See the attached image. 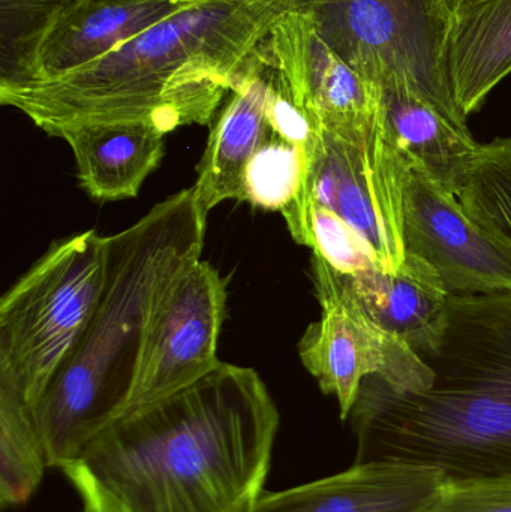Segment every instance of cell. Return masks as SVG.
Returning <instances> with one entry per match:
<instances>
[{"instance_id":"21","label":"cell","mask_w":511,"mask_h":512,"mask_svg":"<svg viewBox=\"0 0 511 512\" xmlns=\"http://www.w3.org/2000/svg\"><path fill=\"white\" fill-rule=\"evenodd\" d=\"M71 0H0V83L14 80L36 44Z\"/></svg>"},{"instance_id":"17","label":"cell","mask_w":511,"mask_h":512,"mask_svg":"<svg viewBox=\"0 0 511 512\" xmlns=\"http://www.w3.org/2000/svg\"><path fill=\"white\" fill-rule=\"evenodd\" d=\"M446 69L467 119L511 74V0H470L450 15Z\"/></svg>"},{"instance_id":"10","label":"cell","mask_w":511,"mask_h":512,"mask_svg":"<svg viewBox=\"0 0 511 512\" xmlns=\"http://www.w3.org/2000/svg\"><path fill=\"white\" fill-rule=\"evenodd\" d=\"M314 285L321 316L303 333L299 357L321 391L336 397L342 421L350 417L369 376L383 379L402 393H422L431 387V367L407 342L369 321L350 298L332 286Z\"/></svg>"},{"instance_id":"6","label":"cell","mask_w":511,"mask_h":512,"mask_svg":"<svg viewBox=\"0 0 511 512\" xmlns=\"http://www.w3.org/2000/svg\"><path fill=\"white\" fill-rule=\"evenodd\" d=\"M404 171L405 158L390 140L363 150L324 132L309 197L306 248L312 256L341 274L398 270L405 261Z\"/></svg>"},{"instance_id":"16","label":"cell","mask_w":511,"mask_h":512,"mask_svg":"<svg viewBox=\"0 0 511 512\" xmlns=\"http://www.w3.org/2000/svg\"><path fill=\"white\" fill-rule=\"evenodd\" d=\"M81 188L99 203L135 198L164 156L165 132L150 123H93L63 129Z\"/></svg>"},{"instance_id":"19","label":"cell","mask_w":511,"mask_h":512,"mask_svg":"<svg viewBox=\"0 0 511 512\" xmlns=\"http://www.w3.org/2000/svg\"><path fill=\"white\" fill-rule=\"evenodd\" d=\"M47 451L36 427L32 406L8 388L0 387V502L17 507L38 490Z\"/></svg>"},{"instance_id":"22","label":"cell","mask_w":511,"mask_h":512,"mask_svg":"<svg viewBox=\"0 0 511 512\" xmlns=\"http://www.w3.org/2000/svg\"><path fill=\"white\" fill-rule=\"evenodd\" d=\"M419 512H511V481L446 483Z\"/></svg>"},{"instance_id":"18","label":"cell","mask_w":511,"mask_h":512,"mask_svg":"<svg viewBox=\"0 0 511 512\" xmlns=\"http://www.w3.org/2000/svg\"><path fill=\"white\" fill-rule=\"evenodd\" d=\"M383 90L387 137L401 155L417 162L441 186L458 194L476 161L479 144L468 129L408 90Z\"/></svg>"},{"instance_id":"23","label":"cell","mask_w":511,"mask_h":512,"mask_svg":"<svg viewBox=\"0 0 511 512\" xmlns=\"http://www.w3.org/2000/svg\"><path fill=\"white\" fill-rule=\"evenodd\" d=\"M470 2V0H446L447 6H449L450 12L455 11L458 6L464 5V3Z\"/></svg>"},{"instance_id":"5","label":"cell","mask_w":511,"mask_h":512,"mask_svg":"<svg viewBox=\"0 0 511 512\" xmlns=\"http://www.w3.org/2000/svg\"><path fill=\"white\" fill-rule=\"evenodd\" d=\"M105 237L57 240L0 300V387L35 405L74 351L95 312Z\"/></svg>"},{"instance_id":"8","label":"cell","mask_w":511,"mask_h":512,"mask_svg":"<svg viewBox=\"0 0 511 512\" xmlns=\"http://www.w3.org/2000/svg\"><path fill=\"white\" fill-rule=\"evenodd\" d=\"M258 53L270 74L317 119L326 134L363 150L386 144L383 90L324 42L312 9L288 11Z\"/></svg>"},{"instance_id":"1","label":"cell","mask_w":511,"mask_h":512,"mask_svg":"<svg viewBox=\"0 0 511 512\" xmlns=\"http://www.w3.org/2000/svg\"><path fill=\"white\" fill-rule=\"evenodd\" d=\"M279 421L261 376L221 363L120 415L60 471L83 512H245L266 489Z\"/></svg>"},{"instance_id":"15","label":"cell","mask_w":511,"mask_h":512,"mask_svg":"<svg viewBox=\"0 0 511 512\" xmlns=\"http://www.w3.org/2000/svg\"><path fill=\"white\" fill-rule=\"evenodd\" d=\"M267 89L269 83L257 50L237 80L230 101L213 119L197 168V182L192 188L206 218L224 201H245L246 171L266 131Z\"/></svg>"},{"instance_id":"20","label":"cell","mask_w":511,"mask_h":512,"mask_svg":"<svg viewBox=\"0 0 511 512\" xmlns=\"http://www.w3.org/2000/svg\"><path fill=\"white\" fill-rule=\"evenodd\" d=\"M456 197L480 228L511 248V137L479 144Z\"/></svg>"},{"instance_id":"3","label":"cell","mask_w":511,"mask_h":512,"mask_svg":"<svg viewBox=\"0 0 511 512\" xmlns=\"http://www.w3.org/2000/svg\"><path fill=\"white\" fill-rule=\"evenodd\" d=\"M417 354L434 373L428 390L363 381L348 417L354 463L426 466L446 483L511 481V291L450 295L440 336Z\"/></svg>"},{"instance_id":"12","label":"cell","mask_w":511,"mask_h":512,"mask_svg":"<svg viewBox=\"0 0 511 512\" xmlns=\"http://www.w3.org/2000/svg\"><path fill=\"white\" fill-rule=\"evenodd\" d=\"M198 0H71L39 39L26 66L0 86L65 74L110 53Z\"/></svg>"},{"instance_id":"7","label":"cell","mask_w":511,"mask_h":512,"mask_svg":"<svg viewBox=\"0 0 511 512\" xmlns=\"http://www.w3.org/2000/svg\"><path fill=\"white\" fill-rule=\"evenodd\" d=\"M312 14L324 42L362 77L408 90L468 129L447 78L446 0H318Z\"/></svg>"},{"instance_id":"11","label":"cell","mask_w":511,"mask_h":512,"mask_svg":"<svg viewBox=\"0 0 511 512\" xmlns=\"http://www.w3.org/2000/svg\"><path fill=\"white\" fill-rule=\"evenodd\" d=\"M404 158L405 255L425 261L449 295L511 291V248L480 228L458 197L432 179L425 168Z\"/></svg>"},{"instance_id":"4","label":"cell","mask_w":511,"mask_h":512,"mask_svg":"<svg viewBox=\"0 0 511 512\" xmlns=\"http://www.w3.org/2000/svg\"><path fill=\"white\" fill-rule=\"evenodd\" d=\"M206 221L188 188L105 237L104 285L92 319L32 406L48 468L77 459L122 414L153 315L174 280L201 259Z\"/></svg>"},{"instance_id":"13","label":"cell","mask_w":511,"mask_h":512,"mask_svg":"<svg viewBox=\"0 0 511 512\" xmlns=\"http://www.w3.org/2000/svg\"><path fill=\"white\" fill-rule=\"evenodd\" d=\"M314 282H323L350 298L363 315L416 352L440 336L450 295L437 273L422 259L405 255L398 270L369 268L341 274L312 256Z\"/></svg>"},{"instance_id":"14","label":"cell","mask_w":511,"mask_h":512,"mask_svg":"<svg viewBox=\"0 0 511 512\" xmlns=\"http://www.w3.org/2000/svg\"><path fill=\"white\" fill-rule=\"evenodd\" d=\"M444 484V475L426 466L354 463L330 477L264 492L245 512H419Z\"/></svg>"},{"instance_id":"2","label":"cell","mask_w":511,"mask_h":512,"mask_svg":"<svg viewBox=\"0 0 511 512\" xmlns=\"http://www.w3.org/2000/svg\"><path fill=\"white\" fill-rule=\"evenodd\" d=\"M296 0H198L65 74L0 86V102L51 137L93 123L162 132L212 125L258 47Z\"/></svg>"},{"instance_id":"9","label":"cell","mask_w":511,"mask_h":512,"mask_svg":"<svg viewBox=\"0 0 511 512\" xmlns=\"http://www.w3.org/2000/svg\"><path fill=\"white\" fill-rule=\"evenodd\" d=\"M227 298V279L203 258L180 273L150 322L120 415L173 396L218 369Z\"/></svg>"}]
</instances>
